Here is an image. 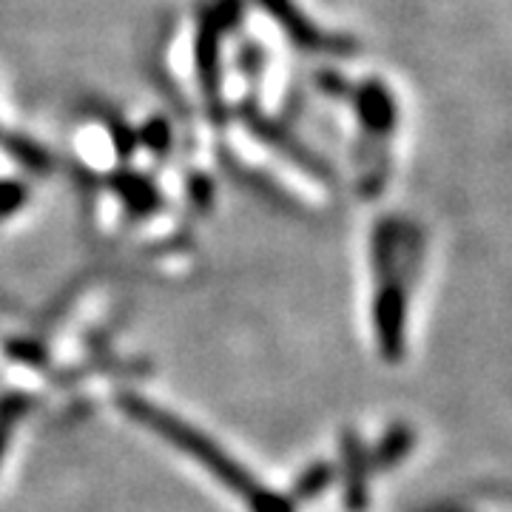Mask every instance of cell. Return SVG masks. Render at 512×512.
<instances>
[{"label":"cell","mask_w":512,"mask_h":512,"mask_svg":"<svg viewBox=\"0 0 512 512\" xmlns=\"http://www.w3.org/2000/svg\"><path fill=\"white\" fill-rule=\"evenodd\" d=\"M9 148H12L18 157H23L20 163L32 165V168H46V160H49V157H46L40 148L32 146V143H26V140H12V143H9Z\"/></svg>","instance_id":"obj_3"},{"label":"cell","mask_w":512,"mask_h":512,"mask_svg":"<svg viewBox=\"0 0 512 512\" xmlns=\"http://www.w3.org/2000/svg\"><path fill=\"white\" fill-rule=\"evenodd\" d=\"M265 6V12L285 29V35L291 37L299 49L308 52H322V55H356V40L342 35H325L305 18L293 0H259Z\"/></svg>","instance_id":"obj_1"},{"label":"cell","mask_w":512,"mask_h":512,"mask_svg":"<svg viewBox=\"0 0 512 512\" xmlns=\"http://www.w3.org/2000/svg\"><path fill=\"white\" fill-rule=\"evenodd\" d=\"M353 106L359 111V123L370 140L384 143L396 128V100L390 89L379 80H367L359 89H353Z\"/></svg>","instance_id":"obj_2"}]
</instances>
